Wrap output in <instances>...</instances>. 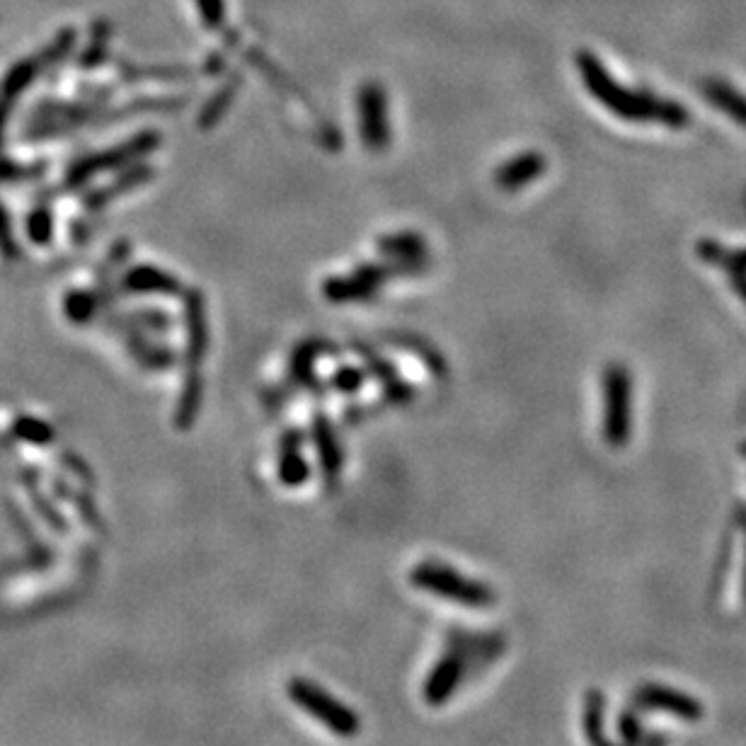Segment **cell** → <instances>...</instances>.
<instances>
[{"label":"cell","mask_w":746,"mask_h":746,"mask_svg":"<svg viewBox=\"0 0 746 746\" xmlns=\"http://www.w3.org/2000/svg\"><path fill=\"white\" fill-rule=\"evenodd\" d=\"M577 66H579V71H582V78H584V83H587V88L599 97V102H604L608 109L623 114V117H642V119L662 117V122H664V119H676L681 114L676 107L659 105V102H654L652 97L647 100L645 95L640 97V95L630 93V90L623 88V85H618L611 73H608L606 68L599 63V59L591 56L589 51H579Z\"/></svg>","instance_id":"6da1fadb"},{"label":"cell","mask_w":746,"mask_h":746,"mask_svg":"<svg viewBox=\"0 0 746 746\" xmlns=\"http://www.w3.org/2000/svg\"><path fill=\"white\" fill-rule=\"evenodd\" d=\"M412 582L417 589L429 591V594L441 596V599L456 601L466 608H487L495 601L490 587L475 582L451 567L439 565V562H424L412 572Z\"/></svg>","instance_id":"7a4b0ae2"},{"label":"cell","mask_w":746,"mask_h":746,"mask_svg":"<svg viewBox=\"0 0 746 746\" xmlns=\"http://www.w3.org/2000/svg\"><path fill=\"white\" fill-rule=\"evenodd\" d=\"M286 691H289V698L294 700L303 713L315 717L330 732L340 734V737H354L359 732V715L354 710H349L347 705H342L335 696H330L318 684H311L306 679H291Z\"/></svg>","instance_id":"3957f363"},{"label":"cell","mask_w":746,"mask_h":746,"mask_svg":"<svg viewBox=\"0 0 746 746\" xmlns=\"http://www.w3.org/2000/svg\"><path fill=\"white\" fill-rule=\"evenodd\" d=\"M633 700L640 708L652 710V713L674 715L684 722H698L703 717V705L696 698L684 691H676L671 686L662 684H642L635 688Z\"/></svg>","instance_id":"277c9868"},{"label":"cell","mask_w":746,"mask_h":746,"mask_svg":"<svg viewBox=\"0 0 746 746\" xmlns=\"http://www.w3.org/2000/svg\"><path fill=\"white\" fill-rule=\"evenodd\" d=\"M461 671H463V664L458 657L441 659V664L434 669L432 679H429L427 691H424L427 703H434V705L444 703V698H449L451 693L456 691L458 681H461Z\"/></svg>","instance_id":"5b68a950"},{"label":"cell","mask_w":746,"mask_h":746,"mask_svg":"<svg viewBox=\"0 0 746 746\" xmlns=\"http://www.w3.org/2000/svg\"><path fill=\"white\" fill-rule=\"evenodd\" d=\"M361 107H364V136L369 146H381L383 134H386V124H383V97L376 88H369L361 97Z\"/></svg>","instance_id":"8992f818"},{"label":"cell","mask_w":746,"mask_h":746,"mask_svg":"<svg viewBox=\"0 0 746 746\" xmlns=\"http://www.w3.org/2000/svg\"><path fill=\"white\" fill-rule=\"evenodd\" d=\"M604 710H606L604 698H601L596 691H591L587 696V703H584V732H587V739L591 746H616L611 739L606 737Z\"/></svg>","instance_id":"52a82bcc"},{"label":"cell","mask_w":746,"mask_h":746,"mask_svg":"<svg viewBox=\"0 0 746 746\" xmlns=\"http://www.w3.org/2000/svg\"><path fill=\"white\" fill-rule=\"evenodd\" d=\"M538 168H541V160H533V158L516 160V163L504 165V168L499 170V182H502L504 187H519V185H524L531 175H536Z\"/></svg>","instance_id":"ba28073f"},{"label":"cell","mask_w":746,"mask_h":746,"mask_svg":"<svg viewBox=\"0 0 746 746\" xmlns=\"http://www.w3.org/2000/svg\"><path fill=\"white\" fill-rule=\"evenodd\" d=\"M15 429H17V434L25 436V439H30V441H37V444L39 441L51 439V429L47 427V424L32 420V417H22V420L15 424Z\"/></svg>","instance_id":"9c48e42d"},{"label":"cell","mask_w":746,"mask_h":746,"mask_svg":"<svg viewBox=\"0 0 746 746\" xmlns=\"http://www.w3.org/2000/svg\"><path fill=\"white\" fill-rule=\"evenodd\" d=\"M30 235L34 243H47L51 235V216L47 211H34L30 216Z\"/></svg>","instance_id":"30bf717a"},{"label":"cell","mask_w":746,"mask_h":746,"mask_svg":"<svg viewBox=\"0 0 746 746\" xmlns=\"http://www.w3.org/2000/svg\"><path fill=\"white\" fill-rule=\"evenodd\" d=\"M0 248L8 252V255H13L15 252L13 233H10V223H8V216H5L3 206H0Z\"/></svg>","instance_id":"8fae6325"},{"label":"cell","mask_w":746,"mask_h":746,"mask_svg":"<svg viewBox=\"0 0 746 746\" xmlns=\"http://www.w3.org/2000/svg\"><path fill=\"white\" fill-rule=\"evenodd\" d=\"M5 117H8V109L0 105V139H3V129H5Z\"/></svg>","instance_id":"7c38bea8"},{"label":"cell","mask_w":746,"mask_h":746,"mask_svg":"<svg viewBox=\"0 0 746 746\" xmlns=\"http://www.w3.org/2000/svg\"><path fill=\"white\" fill-rule=\"evenodd\" d=\"M650 746H664V744L659 742V737H654V742H650Z\"/></svg>","instance_id":"4fadbf2b"}]
</instances>
